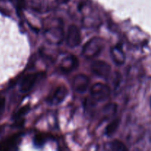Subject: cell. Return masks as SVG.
Segmentation results:
<instances>
[{"instance_id":"cell-18","label":"cell","mask_w":151,"mask_h":151,"mask_svg":"<svg viewBox=\"0 0 151 151\" xmlns=\"http://www.w3.org/2000/svg\"><path fill=\"white\" fill-rule=\"evenodd\" d=\"M150 107H151V99H150Z\"/></svg>"},{"instance_id":"cell-14","label":"cell","mask_w":151,"mask_h":151,"mask_svg":"<svg viewBox=\"0 0 151 151\" xmlns=\"http://www.w3.org/2000/svg\"><path fill=\"white\" fill-rule=\"evenodd\" d=\"M111 150L114 151H125L128 150L125 145L119 140H114L111 143Z\"/></svg>"},{"instance_id":"cell-8","label":"cell","mask_w":151,"mask_h":151,"mask_svg":"<svg viewBox=\"0 0 151 151\" xmlns=\"http://www.w3.org/2000/svg\"><path fill=\"white\" fill-rule=\"evenodd\" d=\"M45 33L47 39L50 40L52 43L55 42L59 44L61 42L63 38V30L61 24L58 26L52 25L46 30Z\"/></svg>"},{"instance_id":"cell-6","label":"cell","mask_w":151,"mask_h":151,"mask_svg":"<svg viewBox=\"0 0 151 151\" xmlns=\"http://www.w3.org/2000/svg\"><path fill=\"white\" fill-rule=\"evenodd\" d=\"M90 79L88 76L83 74H79L74 78L72 86L78 93H84L89 86Z\"/></svg>"},{"instance_id":"cell-11","label":"cell","mask_w":151,"mask_h":151,"mask_svg":"<svg viewBox=\"0 0 151 151\" xmlns=\"http://www.w3.org/2000/svg\"><path fill=\"white\" fill-rule=\"evenodd\" d=\"M19 139H20V135L12 136L11 137L8 138L1 143V145H0V149L4 150H12L16 147Z\"/></svg>"},{"instance_id":"cell-4","label":"cell","mask_w":151,"mask_h":151,"mask_svg":"<svg viewBox=\"0 0 151 151\" xmlns=\"http://www.w3.org/2000/svg\"><path fill=\"white\" fill-rule=\"evenodd\" d=\"M81 43V33L79 28L75 24H72L68 28L66 35V44L69 47H76Z\"/></svg>"},{"instance_id":"cell-3","label":"cell","mask_w":151,"mask_h":151,"mask_svg":"<svg viewBox=\"0 0 151 151\" xmlns=\"http://www.w3.org/2000/svg\"><path fill=\"white\" fill-rule=\"evenodd\" d=\"M90 68L91 72L94 75L104 79H107L110 76L111 72V67L110 65L106 62L100 60H94L91 63Z\"/></svg>"},{"instance_id":"cell-7","label":"cell","mask_w":151,"mask_h":151,"mask_svg":"<svg viewBox=\"0 0 151 151\" xmlns=\"http://www.w3.org/2000/svg\"><path fill=\"white\" fill-rule=\"evenodd\" d=\"M39 75L37 73L28 74L25 75L19 83V89L22 93H27L30 91L37 82Z\"/></svg>"},{"instance_id":"cell-10","label":"cell","mask_w":151,"mask_h":151,"mask_svg":"<svg viewBox=\"0 0 151 151\" xmlns=\"http://www.w3.org/2000/svg\"><path fill=\"white\" fill-rule=\"evenodd\" d=\"M111 55L115 63L117 65L123 64L125 60V55L120 45H116L111 50Z\"/></svg>"},{"instance_id":"cell-13","label":"cell","mask_w":151,"mask_h":151,"mask_svg":"<svg viewBox=\"0 0 151 151\" xmlns=\"http://www.w3.org/2000/svg\"><path fill=\"white\" fill-rule=\"evenodd\" d=\"M119 123H120V119L119 118H116V119H114L112 122H111L109 125L106 126V131H105V134L107 137H111L114 134L116 130L118 129L119 126Z\"/></svg>"},{"instance_id":"cell-15","label":"cell","mask_w":151,"mask_h":151,"mask_svg":"<svg viewBox=\"0 0 151 151\" xmlns=\"http://www.w3.org/2000/svg\"><path fill=\"white\" fill-rule=\"evenodd\" d=\"M46 137L43 135H36L34 139V144L36 146H41L44 144L46 142Z\"/></svg>"},{"instance_id":"cell-9","label":"cell","mask_w":151,"mask_h":151,"mask_svg":"<svg viewBox=\"0 0 151 151\" xmlns=\"http://www.w3.org/2000/svg\"><path fill=\"white\" fill-rule=\"evenodd\" d=\"M68 89L64 86H60L58 87L52 94L47 99V102L52 105H58L61 103L67 97Z\"/></svg>"},{"instance_id":"cell-5","label":"cell","mask_w":151,"mask_h":151,"mask_svg":"<svg viewBox=\"0 0 151 151\" xmlns=\"http://www.w3.org/2000/svg\"><path fill=\"white\" fill-rule=\"evenodd\" d=\"M78 65H79V61L76 56L73 55H69L62 59L61 62L59 65V68L62 72L67 74L70 73L72 71L76 69Z\"/></svg>"},{"instance_id":"cell-1","label":"cell","mask_w":151,"mask_h":151,"mask_svg":"<svg viewBox=\"0 0 151 151\" xmlns=\"http://www.w3.org/2000/svg\"><path fill=\"white\" fill-rule=\"evenodd\" d=\"M104 41L98 37H94L87 41L82 50V55L86 58H93L99 55L104 48Z\"/></svg>"},{"instance_id":"cell-2","label":"cell","mask_w":151,"mask_h":151,"mask_svg":"<svg viewBox=\"0 0 151 151\" xmlns=\"http://www.w3.org/2000/svg\"><path fill=\"white\" fill-rule=\"evenodd\" d=\"M111 90L107 85L102 83H96L90 89L91 100L94 103L104 102L110 97Z\"/></svg>"},{"instance_id":"cell-12","label":"cell","mask_w":151,"mask_h":151,"mask_svg":"<svg viewBox=\"0 0 151 151\" xmlns=\"http://www.w3.org/2000/svg\"><path fill=\"white\" fill-rule=\"evenodd\" d=\"M29 111V105H26V106H23V107L20 108L16 113L14 114L13 116V119H14V121L16 122V125L19 124V125H22V119L23 117L24 116V115L27 113Z\"/></svg>"},{"instance_id":"cell-17","label":"cell","mask_w":151,"mask_h":151,"mask_svg":"<svg viewBox=\"0 0 151 151\" xmlns=\"http://www.w3.org/2000/svg\"><path fill=\"white\" fill-rule=\"evenodd\" d=\"M12 1L18 9H22L24 7V0H12Z\"/></svg>"},{"instance_id":"cell-16","label":"cell","mask_w":151,"mask_h":151,"mask_svg":"<svg viewBox=\"0 0 151 151\" xmlns=\"http://www.w3.org/2000/svg\"><path fill=\"white\" fill-rule=\"evenodd\" d=\"M5 109V99L3 97H0V118L3 115Z\"/></svg>"}]
</instances>
